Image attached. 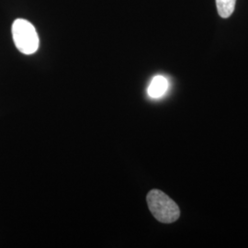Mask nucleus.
I'll return each mask as SVG.
<instances>
[{"mask_svg":"<svg viewBox=\"0 0 248 248\" xmlns=\"http://www.w3.org/2000/svg\"><path fill=\"white\" fill-rule=\"evenodd\" d=\"M169 89V81L163 76L155 77L148 87V95L152 98H159L163 97Z\"/></svg>","mask_w":248,"mask_h":248,"instance_id":"obj_3","label":"nucleus"},{"mask_svg":"<svg viewBox=\"0 0 248 248\" xmlns=\"http://www.w3.org/2000/svg\"><path fill=\"white\" fill-rule=\"evenodd\" d=\"M236 0H216L218 13L222 18H229L232 14Z\"/></svg>","mask_w":248,"mask_h":248,"instance_id":"obj_4","label":"nucleus"},{"mask_svg":"<svg viewBox=\"0 0 248 248\" xmlns=\"http://www.w3.org/2000/svg\"><path fill=\"white\" fill-rule=\"evenodd\" d=\"M13 41L20 53L32 54L39 48V36L34 26L26 19L18 18L12 25Z\"/></svg>","mask_w":248,"mask_h":248,"instance_id":"obj_2","label":"nucleus"},{"mask_svg":"<svg viewBox=\"0 0 248 248\" xmlns=\"http://www.w3.org/2000/svg\"><path fill=\"white\" fill-rule=\"evenodd\" d=\"M147 204L154 217L163 223L176 222L180 216L177 204L159 189H153L146 197Z\"/></svg>","mask_w":248,"mask_h":248,"instance_id":"obj_1","label":"nucleus"}]
</instances>
